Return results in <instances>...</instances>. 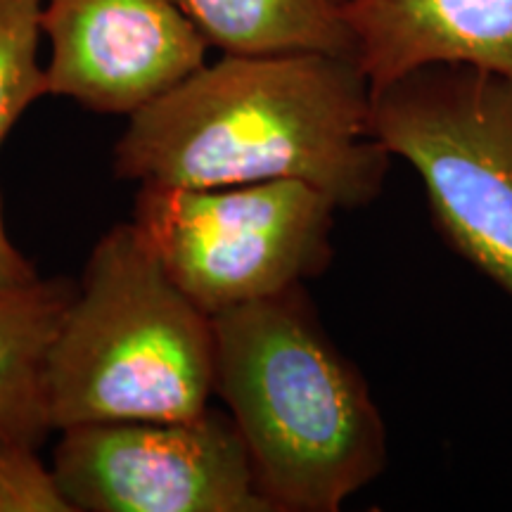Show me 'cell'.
I'll return each instance as SVG.
<instances>
[{
  "mask_svg": "<svg viewBox=\"0 0 512 512\" xmlns=\"http://www.w3.org/2000/svg\"><path fill=\"white\" fill-rule=\"evenodd\" d=\"M38 273L31 261L12 245L8 228H5L3 200H0V297L27 290L38 283Z\"/></svg>",
  "mask_w": 512,
  "mask_h": 512,
  "instance_id": "4fadbf2b",
  "label": "cell"
},
{
  "mask_svg": "<svg viewBox=\"0 0 512 512\" xmlns=\"http://www.w3.org/2000/svg\"><path fill=\"white\" fill-rule=\"evenodd\" d=\"M342 15L370 91L434 62L512 81V0H342Z\"/></svg>",
  "mask_w": 512,
  "mask_h": 512,
  "instance_id": "ba28073f",
  "label": "cell"
},
{
  "mask_svg": "<svg viewBox=\"0 0 512 512\" xmlns=\"http://www.w3.org/2000/svg\"><path fill=\"white\" fill-rule=\"evenodd\" d=\"M53 475L74 512H273L230 415L62 430Z\"/></svg>",
  "mask_w": 512,
  "mask_h": 512,
  "instance_id": "8992f818",
  "label": "cell"
},
{
  "mask_svg": "<svg viewBox=\"0 0 512 512\" xmlns=\"http://www.w3.org/2000/svg\"><path fill=\"white\" fill-rule=\"evenodd\" d=\"M368 126L418 171L448 245L512 299V81L422 64L370 91Z\"/></svg>",
  "mask_w": 512,
  "mask_h": 512,
  "instance_id": "277c9868",
  "label": "cell"
},
{
  "mask_svg": "<svg viewBox=\"0 0 512 512\" xmlns=\"http://www.w3.org/2000/svg\"><path fill=\"white\" fill-rule=\"evenodd\" d=\"M214 384L211 316L178 290L133 223L102 235L48 349L50 427L200 418Z\"/></svg>",
  "mask_w": 512,
  "mask_h": 512,
  "instance_id": "3957f363",
  "label": "cell"
},
{
  "mask_svg": "<svg viewBox=\"0 0 512 512\" xmlns=\"http://www.w3.org/2000/svg\"><path fill=\"white\" fill-rule=\"evenodd\" d=\"M214 320L216 384L273 512H335L387 463L363 375L318 323L302 285Z\"/></svg>",
  "mask_w": 512,
  "mask_h": 512,
  "instance_id": "7a4b0ae2",
  "label": "cell"
},
{
  "mask_svg": "<svg viewBox=\"0 0 512 512\" xmlns=\"http://www.w3.org/2000/svg\"><path fill=\"white\" fill-rule=\"evenodd\" d=\"M67 278L0 297V434L41 446L53 430L46 401V358L74 299Z\"/></svg>",
  "mask_w": 512,
  "mask_h": 512,
  "instance_id": "9c48e42d",
  "label": "cell"
},
{
  "mask_svg": "<svg viewBox=\"0 0 512 512\" xmlns=\"http://www.w3.org/2000/svg\"><path fill=\"white\" fill-rule=\"evenodd\" d=\"M0 512H74L38 448L0 434Z\"/></svg>",
  "mask_w": 512,
  "mask_h": 512,
  "instance_id": "7c38bea8",
  "label": "cell"
},
{
  "mask_svg": "<svg viewBox=\"0 0 512 512\" xmlns=\"http://www.w3.org/2000/svg\"><path fill=\"white\" fill-rule=\"evenodd\" d=\"M223 55L325 53L354 60L342 0H174Z\"/></svg>",
  "mask_w": 512,
  "mask_h": 512,
  "instance_id": "30bf717a",
  "label": "cell"
},
{
  "mask_svg": "<svg viewBox=\"0 0 512 512\" xmlns=\"http://www.w3.org/2000/svg\"><path fill=\"white\" fill-rule=\"evenodd\" d=\"M368 114L351 57L223 55L128 117L114 174L176 188L304 181L356 209L380 195L392 162Z\"/></svg>",
  "mask_w": 512,
  "mask_h": 512,
  "instance_id": "6da1fadb",
  "label": "cell"
},
{
  "mask_svg": "<svg viewBox=\"0 0 512 512\" xmlns=\"http://www.w3.org/2000/svg\"><path fill=\"white\" fill-rule=\"evenodd\" d=\"M337 209L304 181L140 185L131 223L178 290L214 318L318 278Z\"/></svg>",
  "mask_w": 512,
  "mask_h": 512,
  "instance_id": "5b68a950",
  "label": "cell"
},
{
  "mask_svg": "<svg viewBox=\"0 0 512 512\" xmlns=\"http://www.w3.org/2000/svg\"><path fill=\"white\" fill-rule=\"evenodd\" d=\"M50 95L131 117L207 62L174 0H41Z\"/></svg>",
  "mask_w": 512,
  "mask_h": 512,
  "instance_id": "52a82bcc",
  "label": "cell"
},
{
  "mask_svg": "<svg viewBox=\"0 0 512 512\" xmlns=\"http://www.w3.org/2000/svg\"><path fill=\"white\" fill-rule=\"evenodd\" d=\"M41 0H0V145L22 114L50 95L41 53Z\"/></svg>",
  "mask_w": 512,
  "mask_h": 512,
  "instance_id": "8fae6325",
  "label": "cell"
}]
</instances>
